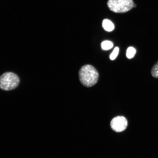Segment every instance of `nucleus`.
<instances>
[{
  "label": "nucleus",
  "mask_w": 158,
  "mask_h": 158,
  "mask_svg": "<svg viewBox=\"0 0 158 158\" xmlns=\"http://www.w3.org/2000/svg\"><path fill=\"white\" fill-rule=\"evenodd\" d=\"M99 77L98 70L91 65H84L79 71L80 81L86 87H91L94 85L98 82Z\"/></svg>",
  "instance_id": "nucleus-1"
},
{
  "label": "nucleus",
  "mask_w": 158,
  "mask_h": 158,
  "mask_svg": "<svg viewBox=\"0 0 158 158\" xmlns=\"http://www.w3.org/2000/svg\"><path fill=\"white\" fill-rule=\"evenodd\" d=\"M107 6L110 10L114 13L127 12L134 7L133 0H108Z\"/></svg>",
  "instance_id": "nucleus-2"
},
{
  "label": "nucleus",
  "mask_w": 158,
  "mask_h": 158,
  "mask_svg": "<svg viewBox=\"0 0 158 158\" xmlns=\"http://www.w3.org/2000/svg\"><path fill=\"white\" fill-rule=\"evenodd\" d=\"M19 82V77L16 74L6 73L0 77V88L6 91L14 89L18 86Z\"/></svg>",
  "instance_id": "nucleus-3"
},
{
  "label": "nucleus",
  "mask_w": 158,
  "mask_h": 158,
  "mask_svg": "<svg viewBox=\"0 0 158 158\" xmlns=\"http://www.w3.org/2000/svg\"><path fill=\"white\" fill-rule=\"evenodd\" d=\"M110 125L114 131L121 132L124 131L127 128L128 122L127 119L124 116H118L112 119Z\"/></svg>",
  "instance_id": "nucleus-4"
},
{
  "label": "nucleus",
  "mask_w": 158,
  "mask_h": 158,
  "mask_svg": "<svg viewBox=\"0 0 158 158\" xmlns=\"http://www.w3.org/2000/svg\"><path fill=\"white\" fill-rule=\"evenodd\" d=\"M102 27L105 30L110 32L113 31L114 28V23L108 19H104L102 21Z\"/></svg>",
  "instance_id": "nucleus-5"
},
{
  "label": "nucleus",
  "mask_w": 158,
  "mask_h": 158,
  "mask_svg": "<svg viewBox=\"0 0 158 158\" xmlns=\"http://www.w3.org/2000/svg\"><path fill=\"white\" fill-rule=\"evenodd\" d=\"M136 53V50L133 47H130L127 48L126 51V56L128 59L133 58Z\"/></svg>",
  "instance_id": "nucleus-6"
},
{
  "label": "nucleus",
  "mask_w": 158,
  "mask_h": 158,
  "mask_svg": "<svg viewBox=\"0 0 158 158\" xmlns=\"http://www.w3.org/2000/svg\"><path fill=\"white\" fill-rule=\"evenodd\" d=\"M101 47L104 50H107L110 49L113 47V44L110 41H104L102 43Z\"/></svg>",
  "instance_id": "nucleus-7"
},
{
  "label": "nucleus",
  "mask_w": 158,
  "mask_h": 158,
  "mask_svg": "<svg viewBox=\"0 0 158 158\" xmlns=\"http://www.w3.org/2000/svg\"><path fill=\"white\" fill-rule=\"evenodd\" d=\"M151 74L153 77L158 78V61L152 68Z\"/></svg>",
  "instance_id": "nucleus-8"
},
{
  "label": "nucleus",
  "mask_w": 158,
  "mask_h": 158,
  "mask_svg": "<svg viewBox=\"0 0 158 158\" xmlns=\"http://www.w3.org/2000/svg\"><path fill=\"white\" fill-rule=\"evenodd\" d=\"M119 48L118 47H116L114 48V50L112 53V54H110V60H114L115 59L116 57H117L118 54V52H119Z\"/></svg>",
  "instance_id": "nucleus-9"
}]
</instances>
